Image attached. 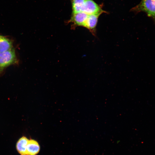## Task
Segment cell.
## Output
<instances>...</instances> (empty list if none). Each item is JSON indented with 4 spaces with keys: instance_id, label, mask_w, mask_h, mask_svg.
Listing matches in <instances>:
<instances>
[{
    "instance_id": "cell-1",
    "label": "cell",
    "mask_w": 155,
    "mask_h": 155,
    "mask_svg": "<svg viewBox=\"0 0 155 155\" xmlns=\"http://www.w3.org/2000/svg\"><path fill=\"white\" fill-rule=\"evenodd\" d=\"M19 60L14 48L0 53V76L2 75L7 68L12 65H18Z\"/></svg>"
},
{
    "instance_id": "cell-2",
    "label": "cell",
    "mask_w": 155,
    "mask_h": 155,
    "mask_svg": "<svg viewBox=\"0 0 155 155\" xmlns=\"http://www.w3.org/2000/svg\"><path fill=\"white\" fill-rule=\"evenodd\" d=\"M131 10L136 12L143 11L146 13L153 19L155 23V0H142Z\"/></svg>"
},
{
    "instance_id": "cell-3",
    "label": "cell",
    "mask_w": 155,
    "mask_h": 155,
    "mask_svg": "<svg viewBox=\"0 0 155 155\" xmlns=\"http://www.w3.org/2000/svg\"><path fill=\"white\" fill-rule=\"evenodd\" d=\"M81 12L88 14H100L105 11L92 0H85L81 10Z\"/></svg>"
},
{
    "instance_id": "cell-4",
    "label": "cell",
    "mask_w": 155,
    "mask_h": 155,
    "mask_svg": "<svg viewBox=\"0 0 155 155\" xmlns=\"http://www.w3.org/2000/svg\"><path fill=\"white\" fill-rule=\"evenodd\" d=\"M101 14L88 15L84 27L88 29L92 34L95 36L96 26L98 17Z\"/></svg>"
},
{
    "instance_id": "cell-5",
    "label": "cell",
    "mask_w": 155,
    "mask_h": 155,
    "mask_svg": "<svg viewBox=\"0 0 155 155\" xmlns=\"http://www.w3.org/2000/svg\"><path fill=\"white\" fill-rule=\"evenodd\" d=\"M88 15L84 12H73L70 21L76 26L84 27Z\"/></svg>"
},
{
    "instance_id": "cell-6",
    "label": "cell",
    "mask_w": 155,
    "mask_h": 155,
    "mask_svg": "<svg viewBox=\"0 0 155 155\" xmlns=\"http://www.w3.org/2000/svg\"><path fill=\"white\" fill-rule=\"evenodd\" d=\"M13 40L7 36L0 35V53L13 48Z\"/></svg>"
},
{
    "instance_id": "cell-7",
    "label": "cell",
    "mask_w": 155,
    "mask_h": 155,
    "mask_svg": "<svg viewBox=\"0 0 155 155\" xmlns=\"http://www.w3.org/2000/svg\"><path fill=\"white\" fill-rule=\"evenodd\" d=\"M40 150V146L36 141L32 139L29 140L27 147V155H36Z\"/></svg>"
},
{
    "instance_id": "cell-8",
    "label": "cell",
    "mask_w": 155,
    "mask_h": 155,
    "mask_svg": "<svg viewBox=\"0 0 155 155\" xmlns=\"http://www.w3.org/2000/svg\"><path fill=\"white\" fill-rule=\"evenodd\" d=\"M28 140L26 137L23 136L17 142L16 145V149L21 155H27V147Z\"/></svg>"
},
{
    "instance_id": "cell-9",
    "label": "cell",
    "mask_w": 155,
    "mask_h": 155,
    "mask_svg": "<svg viewBox=\"0 0 155 155\" xmlns=\"http://www.w3.org/2000/svg\"><path fill=\"white\" fill-rule=\"evenodd\" d=\"M72 4L73 13L81 12L85 0H70Z\"/></svg>"
}]
</instances>
